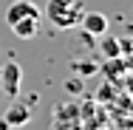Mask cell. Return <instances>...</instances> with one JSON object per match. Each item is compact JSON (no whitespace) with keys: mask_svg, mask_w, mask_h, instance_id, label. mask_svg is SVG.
I'll use <instances>...</instances> for the list:
<instances>
[{"mask_svg":"<svg viewBox=\"0 0 133 130\" xmlns=\"http://www.w3.org/2000/svg\"><path fill=\"white\" fill-rule=\"evenodd\" d=\"M82 14H85V3L82 0H48L45 3V17L57 28H65V31L79 26Z\"/></svg>","mask_w":133,"mask_h":130,"instance_id":"6da1fadb","label":"cell"},{"mask_svg":"<svg viewBox=\"0 0 133 130\" xmlns=\"http://www.w3.org/2000/svg\"><path fill=\"white\" fill-rule=\"evenodd\" d=\"M20 85H23V68H20V62H6L0 68V93L17 99L20 96Z\"/></svg>","mask_w":133,"mask_h":130,"instance_id":"7a4b0ae2","label":"cell"},{"mask_svg":"<svg viewBox=\"0 0 133 130\" xmlns=\"http://www.w3.org/2000/svg\"><path fill=\"white\" fill-rule=\"evenodd\" d=\"M20 20H43V9L34 3V0H14L9 9H6V23L14 26Z\"/></svg>","mask_w":133,"mask_h":130,"instance_id":"3957f363","label":"cell"},{"mask_svg":"<svg viewBox=\"0 0 133 130\" xmlns=\"http://www.w3.org/2000/svg\"><path fill=\"white\" fill-rule=\"evenodd\" d=\"M99 71H102L108 77V82H113L116 88H119V85L125 88V85H128V77H130V59H128V57H110Z\"/></svg>","mask_w":133,"mask_h":130,"instance_id":"277c9868","label":"cell"},{"mask_svg":"<svg viewBox=\"0 0 133 130\" xmlns=\"http://www.w3.org/2000/svg\"><path fill=\"white\" fill-rule=\"evenodd\" d=\"M54 130H79V105L65 102L54 107Z\"/></svg>","mask_w":133,"mask_h":130,"instance_id":"5b68a950","label":"cell"},{"mask_svg":"<svg viewBox=\"0 0 133 130\" xmlns=\"http://www.w3.org/2000/svg\"><path fill=\"white\" fill-rule=\"evenodd\" d=\"M31 107L26 102H11L6 107V113H3V125L6 127H26L28 122H31Z\"/></svg>","mask_w":133,"mask_h":130,"instance_id":"8992f818","label":"cell"},{"mask_svg":"<svg viewBox=\"0 0 133 130\" xmlns=\"http://www.w3.org/2000/svg\"><path fill=\"white\" fill-rule=\"evenodd\" d=\"M108 23H110V20H108L102 11H88V9H85V14H82V20H79L82 31L91 34V37H102L108 31Z\"/></svg>","mask_w":133,"mask_h":130,"instance_id":"52a82bcc","label":"cell"},{"mask_svg":"<svg viewBox=\"0 0 133 130\" xmlns=\"http://www.w3.org/2000/svg\"><path fill=\"white\" fill-rule=\"evenodd\" d=\"M14 31V37H20V40H34L37 34H40V20H20V23H14V26H9Z\"/></svg>","mask_w":133,"mask_h":130,"instance_id":"ba28073f","label":"cell"},{"mask_svg":"<svg viewBox=\"0 0 133 130\" xmlns=\"http://www.w3.org/2000/svg\"><path fill=\"white\" fill-rule=\"evenodd\" d=\"M99 51L105 54L108 59L110 57H122V51H119V37H108V31L102 34V43H99Z\"/></svg>","mask_w":133,"mask_h":130,"instance_id":"9c48e42d","label":"cell"},{"mask_svg":"<svg viewBox=\"0 0 133 130\" xmlns=\"http://www.w3.org/2000/svg\"><path fill=\"white\" fill-rule=\"evenodd\" d=\"M108 99H110V102L116 99V85H113V82H105V85L99 88V93H96V102H108Z\"/></svg>","mask_w":133,"mask_h":130,"instance_id":"30bf717a","label":"cell"},{"mask_svg":"<svg viewBox=\"0 0 133 130\" xmlns=\"http://www.w3.org/2000/svg\"><path fill=\"white\" fill-rule=\"evenodd\" d=\"M65 91H68L71 96H79L82 91H85V82H82V77H71V79H65Z\"/></svg>","mask_w":133,"mask_h":130,"instance_id":"8fae6325","label":"cell"},{"mask_svg":"<svg viewBox=\"0 0 133 130\" xmlns=\"http://www.w3.org/2000/svg\"><path fill=\"white\" fill-rule=\"evenodd\" d=\"M74 65H77V77H94L99 71V65H94V62H74Z\"/></svg>","mask_w":133,"mask_h":130,"instance_id":"7c38bea8","label":"cell"},{"mask_svg":"<svg viewBox=\"0 0 133 130\" xmlns=\"http://www.w3.org/2000/svg\"><path fill=\"white\" fill-rule=\"evenodd\" d=\"M11 130H23V127H11Z\"/></svg>","mask_w":133,"mask_h":130,"instance_id":"4fadbf2b","label":"cell"}]
</instances>
